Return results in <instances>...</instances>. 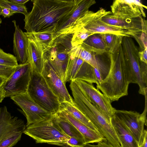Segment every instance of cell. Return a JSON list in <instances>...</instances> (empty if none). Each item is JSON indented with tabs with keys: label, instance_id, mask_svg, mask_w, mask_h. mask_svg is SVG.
<instances>
[{
	"label": "cell",
	"instance_id": "cell-15",
	"mask_svg": "<svg viewBox=\"0 0 147 147\" xmlns=\"http://www.w3.org/2000/svg\"><path fill=\"white\" fill-rule=\"evenodd\" d=\"M26 127L24 121L12 116L6 106L0 107V143L16 134L24 133Z\"/></svg>",
	"mask_w": 147,
	"mask_h": 147
},
{
	"label": "cell",
	"instance_id": "cell-27",
	"mask_svg": "<svg viewBox=\"0 0 147 147\" xmlns=\"http://www.w3.org/2000/svg\"><path fill=\"white\" fill-rule=\"evenodd\" d=\"M26 34L33 38L44 48L50 47L52 45L55 39L53 32L44 31L40 32H33Z\"/></svg>",
	"mask_w": 147,
	"mask_h": 147
},
{
	"label": "cell",
	"instance_id": "cell-1",
	"mask_svg": "<svg viewBox=\"0 0 147 147\" xmlns=\"http://www.w3.org/2000/svg\"><path fill=\"white\" fill-rule=\"evenodd\" d=\"M31 11L25 16L24 28L28 33L53 32L58 21L74 8L77 0H32Z\"/></svg>",
	"mask_w": 147,
	"mask_h": 147
},
{
	"label": "cell",
	"instance_id": "cell-29",
	"mask_svg": "<svg viewBox=\"0 0 147 147\" xmlns=\"http://www.w3.org/2000/svg\"><path fill=\"white\" fill-rule=\"evenodd\" d=\"M0 6L8 8L15 13H20L25 16L28 13L27 9L25 5H19L9 0H0Z\"/></svg>",
	"mask_w": 147,
	"mask_h": 147
},
{
	"label": "cell",
	"instance_id": "cell-12",
	"mask_svg": "<svg viewBox=\"0 0 147 147\" xmlns=\"http://www.w3.org/2000/svg\"><path fill=\"white\" fill-rule=\"evenodd\" d=\"M75 80L98 84L94 76L93 67L81 59L69 53L65 83Z\"/></svg>",
	"mask_w": 147,
	"mask_h": 147
},
{
	"label": "cell",
	"instance_id": "cell-31",
	"mask_svg": "<svg viewBox=\"0 0 147 147\" xmlns=\"http://www.w3.org/2000/svg\"><path fill=\"white\" fill-rule=\"evenodd\" d=\"M22 134H16L0 143V147H12L20 140Z\"/></svg>",
	"mask_w": 147,
	"mask_h": 147
},
{
	"label": "cell",
	"instance_id": "cell-26",
	"mask_svg": "<svg viewBox=\"0 0 147 147\" xmlns=\"http://www.w3.org/2000/svg\"><path fill=\"white\" fill-rule=\"evenodd\" d=\"M109 53H115L121 45L124 35L110 33L100 34Z\"/></svg>",
	"mask_w": 147,
	"mask_h": 147
},
{
	"label": "cell",
	"instance_id": "cell-5",
	"mask_svg": "<svg viewBox=\"0 0 147 147\" xmlns=\"http://www.w3.org/2000/svg\"><path fill=\"white\" fill-rule=\"evenodd\" d=\"M53 117L28 126L26 127L24 133L33 139L36 143H47L59 146L61 144H66L70 137L54 123Z\"/></svg>",
	"mask_w": 147,
	"mask_h": 147
},
{
	"label": "cell",
	"instance_id": "cell-20",
	"mask_svg": "<svg viewBox=\"0 0 147 147\" xmlns=\"http://www.w3.org/2000/svg\"><path fill=\"white\" fill-rule=\"evenodd\" d=\"M60 112L82 135L85 144L98 143L107 141L106 138L99 133L92 130L79 121L65 111L61 109Z\"/></svg>",
	"mask_w": 147,
	"mask_h": 147
},
{
	"label": "cell",
	"instance_id": "cell-37",
	"mask_svg": "<svg viewBox=\"0 0 147 147\" xmlns=\"http://www.w3.org/2000/svg\"><path fill=\"white\" fill-rule=\"evenodd\" d=\"M97 145L100 147H114L109 144L107 141L98 143Z\"/></svg>",
	"mask_w": 147,
	"mask_h": 147
},
{
	"label": "cell",
	"instance_id": "cell-7",
	"mask_svg": "<svg viewBox=\"0 0 147 147\" xmlns=\"http://www.w3.org/2000/svg\"><path fill=\"white\" fill-rule=\"evenodd\" d=\"M31 69L27 60L16 67L15 70L3 86L5 98L25 93L27 92L31 78Z\"/></svg>",
	"mask_w": 147,
	"mask_h": 147
},
{
	"label": "cell",
	"instance_id": "cell-24",
	"mask_svg": "<svg viewBox=\"0 0 147 147\" xmlns=\"http://www.w3.org/2000/svg\"><path fill=\"white\" fill-rule=\"evenodd\" d=\"M81 45L86 50L96 55H102L108 52L100 34L90 35Z\"/></svg>",
	"mask_w": 147,
	"mask_h": 147
},
{
	"label": "cell",
	"instance_id": "cell-13",
	"mask_svg": "<svg viewBox=\"0 0 147 147\" xmlns=\"http://www.w3.org/2000/svg\"><path fill=\"white\" fill-rule=\"evenodd\" d=\"M96 3L94 0H77L74 9L58 22L53 32L55 38L61 34L68 33L76 21Z\"/></svg>",
	"mask_w": 147,
	"mask_h": 147
},
{
	"label": "cell",
	"instance_id": "cell-21",
	"mask_svg": "<svg viewBox=\"0 0 147 147\" xmlns=\"http://www.w3.org/2000/svg\"><path fill=\"white\" fill-rule=\"evenodd\" d=\"M111 121L121 147H139L131 131L115 115L111 118Z\"/></svg>",
	"mask_w": 147,
	"mask_h": 147
},
{
	"label": "cell",
	"instance_id": "cell-19",
	"mask_svg": "<svg viewBox=\"0 0 147 147\" xmlns=\"http://www.w3.org/2000/svg\"><path fill=\"white\" fill-rule=\"evenodd\" d=\"M26 35L28 38L27 60L30 63L32 71L41 74L44 65V47L33 38Z\"/></svg>",
	"mask_w": 147,
	"mask_h": 147
},
{
	"label": "cell",
	"instance_id": "cell-40",
	"mask_svg": "<svg viewBox=\"0 0 147 147\" xmlns=\"http://www.w3.org/2000/svg\"><path fill=\"white\" fill-rule=\"evenodd\" d=\"M84 147H100L98 145H91L90 144H85Z\"/></svg>",
	"mask_w": 147,
	"mask_h": 147
},
{
	"label": "cell",
	"instance_id": "cell-36",
	"mask_svg": "<svg viewBox=\"0 0 147 147\" xmlns=\"http://www.w3.org/2000/svg\"><path fill=\"white\" fill-rule=\"evenodd\" d=\"M147 132L144 129V134L143 143L140 147H147Z\"/></svg>",
	"mask_w": 147,
	"mask_h": 147
},
{
	"label": "cell",
	"instance_id": "cell-35",
	"mask_svg": "<svg viewBox=\"0 0 147 147\" xmlns=\"http://www.w3.org/2000/svg\"><path fill=\"white\" fill-rule=\"evenodd\" d=\"M9 1L16 4L19 5H25V4L29 0H10Z\"/></svg>",
	"mask_w": 147,
	"mask_h": 147
},
{
	"label": "cell",
	"instance_id": "cell-23",
	"mask_svg": "<svg viewBox=\"0 0 147 147\" xmlns=\"http://www.w3.org/2000/svg\"><path fill=\"white\" fill-rule=\"evenodd\" d=\"M52 120L54 123L69 137L76 138L84 141L82 135L60 111L54 115Z\"/></svg>",
	"mask_w": 147,
	"mask_h": 147
},
{
	"label": "cell",
	"instance_id": "cell-30",
	"mask_svg": "<svg viewBox=\"0 0 147 147\" xmlns=\"http://www.w3.org/2000/svg\"><path fill=\"white\" fill-rule=\"evenodd\" d=\"M18 64L16 57L14 55L5 53L0 55V65L16 67Z\"/></svg>",
	"mask_w": 147,
	"mask_h": 147
},
{
	"label": "cell",
	"instance_id": "cell-11",
	"mask_svg": "<svg viewBox=\"0 0 147 147\" xmlns=\"http://www.w3.org/2000/svg\"><path fill=\"white\" fill-rule=\"evenodd\" d=\"M44 67L41 74L47 84L58 97L60 104L68 103L74 105L73 99L69 94L65 83L56 73L47 60L44 59Z\"/></svg>",
	"mask_w": 147,
	"mask_h": 147
},
{
	"label": "cell",
	"instance_id": "cell-2",
	"mask_svg": "<svg viewBox=\"0 0 147 147\" xmlns=\"http://www.w3.org/2000/svg\"><path fill=\"white\" fill-rule=\"evenodd\" d=\"M110 66L109 72L101 83L96 85L111 102L128 95V81L125 61L121 45L115 53H109Z\"/></svg>",
	"mask_w": 147,
	"mask_h": 147
},
{
	"label": "cell",
	"instance_id": "cell-22",
	"mask_svg": "<svg viewBox=\"0 0 147 147\" xmlns=\"http://www.w3.org/2000/svg\"><path fill=\"white\" fill-rule=\"evenodd\" d=\"M69 54L79 58L95 68L103 67L106 62L102 55H96L84 49L81 45L73 47Z\"/></svg>",
	"mask_w": 147,
	"mask_h": 147
},
{
	"label": "cell",
	"instance_id": "cell-9",
	"mask_svg": "<svg viewBox=\"0 0 147 147\" xmlns=\"http://www.w3.org/2000/svg\"><path fill=\"white\" fill-rule=\"evenodd\" d=\"M102 21L111 26L120 29L126 36H132L136 40L143 30L147 28V21L142 16L122 18L115 16L111 13L104 16Z\"/></svg>",
	"mask_w": 147,
	"mask_h": 147
},
{
	"label": "cell",
	"instance_id": "cell-10",
	"mask_svg": "<svg viewBox=\"0 0 147 147\" xmlns=\"http://www.w3.org/2000/svg\"><path fill=\"white\" fill-rule=\"evenodd\" d=\"M145 97V106L142 113L131 111L116 109L115 114L131 131L139 147L143 143L144 134V125L147 124V95Z\"/></svg>",
	"mask_w": 147,
	"mask_h": 147
},
{
	"label": "cell",
	"instance_id": "cell-34",
	"mask_svg": "<svg viewBox=\"0 0 147 147\" xmlns=\"http://www.w3.org/2000/svg\"><path fill=\"white\" fill-rule=\"evenodd\" d=\"M138 55L140 61L147 64V48L139 51Z\"/></svg>",
	"mask_w": 147,
	"mask_h": 147
},
{
	"label": "cell",
	"instance_id": "cell-16",
	"mask_svg": "<svg viewBox=\"0 0 147 147\" xmlns=\"http://www.w3.org/2000/svg\"><path fill=\"white\" fill-rule=\"evenodd\" d=\"M144 8L146 6L139 0H115L111 6V13L122 17H134L142 16L146 17Z\"/></svg>",
	"mask_w": 147,
	"mask_h": 147
},
{
	"label": "cell",
	"instance_id": "cell-14",
	"mask_svg": "<svg viewBox=\"0 0 147 147\" xmlns=\"http://www.w3.org/2000/svg\"><path fill=\"white\" fill-rule=\"evenodd\" d=\"M86 98L111 118L116 109L109 100L91 84L81 80L74 81Z\"/></svg>",
	"mask_w": 147,
	"mask_h": 147
},
{
	"label": "cell",
	"instance_id": "cell-42",
	"mask_svg": "<svg viewBox=\"0 0 147 147\" xmlns=\"http://www.w3.org/2000/svg\"><path fill=\"white\" fill-rule=\"evenodd\" d=\"M2 22V20L1 19V18H0V26H1V24Z\"/></svg>",
	"mask_w": 147,
	"mask_h": 147
},
{
	"label": "cell",
	"instance_id": "cell-17",
	"mask_svg": "<svg viewBox=\"0 0 147 147\" xmlns=\"http://www.w3.org/2000/svg\"><path fill=\"white\" fill-rule=\"evenodd\" d=\"M69 52L58 51L51 47L44 48L43 58L49 61L55 71L65 84Z\"/></svg>",
	"mask_w": 147,
	"mask_h": 147
},
{
	"label": "cell",
	"instance_id": "cell-38",
	"mask_svg": "<svg viewBox=\"0 0 147 147\" xmlns=\"http://www.w3.org/2000/svg\"><path fill=\"white\" fill-rule=\"evenodd\" d=\"M5 94L3 87H0V103L2 102L5 98Z\"/></svg>",
	"mask_w": 147,
	"mask_h": 147
},
{
	"label": "cell",
	"instance_id": "cell-41",
	"mask_svg": "<svg viewBox=\"0 0 147 147\" xmlns=\"http://www.w3.org/2000/svg\"><path fill=\"white\" fill-rule=\"evenodd\" d=\"M5 53V52H4L0 48V55H3Z\"/></svg>",
	"mask_w": 147,
	"mask_h": 147
},
{
	"label": "cell",
	"instance_id": "cell-18",
	"mask_svg": "<svg viewBox=\"0 0 147 147\" xmlns=\"http://www.w3.org/2000/svg\"><path fill=\"white\" fill-rule=\"evenodd\" d=\"M12 22L15 28L13 37V53L20 64L26 62L28 60V38L26 32H24L16 24L15 20Z\"/></svg>",
	"mask_w": 147,
	"mask_h": 147
},
{
	"label": "cell",
	"instance_id": "cell-3",
	"mask_svg": "<svg viewBox=\"0 0 147 147\" xmlns=\"http://www.w3.org/2000/svg\"><path fill=\"white\" fill-rule=\"evenodd\" d=\"M121 46L129 83L137 84L139 93L147 95V64L140 60L138 49L130 37L124 36Z\"/></svg>",
	"mask_w": 147,
	"mask_h": 147
},
{
	"label": "cell",
	"instance_id": "cell-6",
	"mask_svg": "<svg viewBox=\"0 0 147 147\" xmlns=\"http://www.w3.org/2000/svg\"><path fill=\"white\" fill-rule=\"evenodd\" d=\"M111 13L102 8L96 12L89 10L76 21L68 33H73L77 29L82 28L94 34L110 33L126 36L122 30L102 21L104 16Z\"/></svg>",
	"mask_w": 147,
	"mask_h": 147
},
{
	"label": "cell",
	"instance_id": "cell-25",
	"mask_svg": "<svg viewBox=\"0 0 147 147\" xmlns=\"http://www.w3.org/2000/svg\"><path fill=\"white\" fill-rule=\"evenodd\" d=\"M61 109L68 113L73 117L92 130L99 133L96 128L89 120L74 105L68 103L61 104Z\"/></svg>",
	"mask_w": 147,
	"mask_h": 147
},
{
	"label": "cell",
	"instance_id": "cell-39",
	"mask_svg": "<svg viewBox=\"0 0 147 147\" xmlns=\"http://www.w3.org/2000/svg\"><path fill=\"white\" fill-rule=\"evenodd\" d=\"M7 79L0 76V87H3Z\"/></svg>",
	"mask_w": 147,
	"mask_h": 147
},
{
	"label": "cell",
	"instance_id": "cell-28",
	"mask_svg": "<svg viewBox=\"0 0 147 147\" xmlns=\"http://www.w3.org/2000/svg\"><path fill=\"white\" fill-rule=\"evenodd\" d=\"M93 34L83 28H78L73 33L71 41L72 46L74 47L81 45L89 36Z\"/></svg>",
	"mask_w": 147,
	"mask_h": 147
},
{
	"label": "cell",
	"instance_id": "cell-33",
	"mask_svg": "<svg viewBox=\"0 0 147 147\" xmlns=\"http://www.w3.org/2000/svg\"><path fill=\"white\" fill-rule=\"evenodd\" d=\"M15 13L8 8L0 6V15L4 18H9L13 15Z\"/></svg>",
	"mask_w": 147,
	"mask_h": 147
},
{
	"label": "cell",
	"instance_id": "cell-8",
	"mask_svg": "<svg viewBox=\"0 0 147 147\" xmlns=\"http://www.w3.org/2000/svg\"><path fill=\"white\" fill-rule=\"evenodd\" d=\"M22 110L18 109L26 118V127L52 118L54 115L41 108L31 98L28 92L10 97Z\"/></svg>",
	"mask_w": 147,
	"mask_h": 147
},
{
	"label": "cell",
	"instance_id": "cell-4",
	"mask_svg": "<svg viewBox=\"0 0 147 147\" xmlns=\"http://www.w3.org/2000/svg\"><path fill=\"white\" fill-rule=\"evenodd\" d=\"M27 92L31 98L45 110L53 115L59 112L61 104L41 74L31 71Z\"/></svg>",
	"mask_w": 147,
	"mask_h": 147
},
{
	"label": "cell",
	"instance_id": "cell-32",
	"mask_svg": "<svg viewBox=\"0 0 147 147\" xmlns=\"http://www.w3.org/2000/svg\"><path fill=\"white\" fill-rule=\"evenodd\" d=\"M16 67L0 65V76L8 79L14 71Z\"/></svg>",
	"mask_w": 147,
	"mask_h": 147
}]
</instances>
